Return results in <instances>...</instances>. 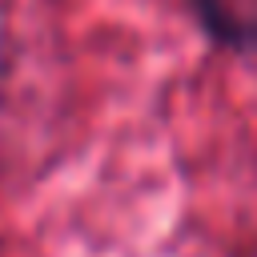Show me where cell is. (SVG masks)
<instances>
[{
	"instance_id": "obj_1",
	"label": "cell",
	"mask_w": 257,
	"mask_h": 257,
	"mask_svg": "<svg viewBox=\"0 0 257 257\" xmlns=\"http://www.w3.org/2000/svg\"><path fill=\"white\" fill-rule=\"evenodd\" d=\"M205 32L237 52H257V0H193Z\"/></svg>"
}]
</instances>
